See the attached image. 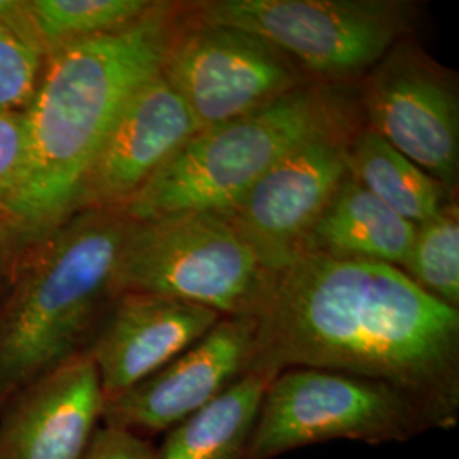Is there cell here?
<instances>
[{
	"label": "cell",
	"mask_w": 459,
	"mask_h": 459,
	"mask_svg": "<svg viewBox=\"0 0 459 459\" xmlns=\"http://www.w3.org/2000/svg\"><path fill=\"white\" fill-rule=\"evenodd\" d=\"M248 371L291 368L385 381L424 403L443 430L459 422V310L400 267L299 254L273 273Z\"/></svg>",
	"instance_id": "cell-1"
},
{
	"label": "cell",
	"mask_w": 459,
	"mask_h": 459,
	"mask_svg": "<svg viewBox=\"0 0 459 459\" xmlns=\"http://www.w3.org/2000/svg\"><path fill=\"white\" fill-rule=\"evenodd\" d=\"M184 7L157 2L130 26L43 58L24 109L26 155L0 218V252L41 244L77 214L83 182L133 94L160 74Z\"/></svg>",
	"instance_id": "cell-2"
},
{
	"label": "cell",
	"mask_w": 459,
	"mask_h": 459,
	"mask_svg": "<svg viewBox=\"0 0 459 459\" xmlns=\"http://www.w3.org/2000/svg\"><path fill=\"white\" fill-rule=\"evenodd\" d=\"M132 223L121 208L83 210L24 252L0 290V409L87 352Z\"/></svg>",
	"instance_id": "cell-3"
},
{
	"label": "cell",
	"mask_w": 459,
	"mask_h": 459,
	"mask_svg": "<svg viewBox=\"0 0 459 459\" xmlns=\"http://www.w3.org/2000/svg\"><path fill=\"white\" fill-rule=\"evenodd\" d=\"M354 126L342 96L312 82L250 115L193 134L121 208L133 221L169 214H227L290 152Z\"/></svg>",
	"instance_id": "cell-4"
},
{
	"label": "cell",
	"mask_w": 459,
	"mask_h": 459,
	"mask_svg": "<svg viewBox=\"0 0 459 459\" xmlns=\"http://www.w3.org/2000/svg\"><path fill=\"white\" fill-rule=\"evenodd\" d=\"M271 279L227 216L197 212L133 221L113 293L167 296L220 316H257Z\"/></svg>",
	"instance_id": "cell-5"
},
{
	"label": "cell",
	"mask_w": 459,
	"mask_h": 459,
	"mask_svg": "<svg viewBox=\"0 0 459 459\" xmlns=\"http://www.w3.org/2000/svg\"><path fill=\"white\" fill-rule=\"evenodd\" d=\"M415 13L403 0H210L189 7L197 22L263 38L313 82L328 85L366 77L411 31Z\"/></svg>",
	"instance_id": "cell-6"
},
{
	"label": "cell",
	"mask_w": 459,
	"mask_h": 459,
	"mask_svg": "<svg viewBox=\"0 0 459 459\" xmlns=\"http://www.w3.org/2000/svg\"><path fill=\"white\" fill-rule=\"evenodd\" d=\"M441 422L417 398L385 381L341 371L291 368L264 392L244 459H274L335 439L407 443Z\"/></svg>",
	"instance_id": "cell-7"
},
{
	"label": "cell",
	"mask_w": 459,
	"mask_h": 459,
	"mask_svg": "<svg viewBox=\"0 0 459 459\" xmlns=\"http://www.w3.org/2000/svg\"><path fill=\"white\" fill-rule=\"evenodd\" d=\"M187 14L165 51L160 74L201 128L250 115L313 81L255 34L203 24Z\"/></svg>",
	"instance_id": "cell-8"
},
{
	"label": "cell",
	"mask_w": 459,
	"mask_h": 459,
	"mask_svg": "<svg viewBox=\"0 0 459 459\" xmlns=\"http://www.w3.org/2000/svg\"><path fill=\"white\" fill-rule=\"evenodd\" d=\"M369 130L453 189L459 176V99L455 75L402 39L364 79Z\"/></svg>",
	"instance_id": "cell-9"
},
{
	"label": "cell",
	"mask_w": 459,
	"mask_h": 459,
	"mask_svg": "<svg viewBox=\"0 0 459 459\" xmlns=\"http://www.w3.org/2000/svg\"><path fill=\"white\" fill-rule=\"evenodd\" d=\"M356 126L325 133L282 157L223 214L278 273L301 254L305 238L349 174L347 148Z\"/></svg>",
	"instance_id": "cell-10"
},
{
	"label": "cell",
	"mask_w": 459,
	"mask_h": 459,
	"mask_svg": "<svg viewBox=\"0 0 459 459\" xmlns=\"http://www.w3.org/2000/svg\"><path fill=\"white\" fill-rule=\"evenodd\" d=\"M257 318L221 316L162 369L104 403V426L150 439L181 424L248 373Z\"/></svg>",
	"instance_id": "cell-11"
},
{
	"label": "cell",
	"mask_w": 459,
	"mask_h": 459,
	"mask_svg": "<svg viewBox=\"0 0 459 459\" xmlns=\"http://www.w3.org/2000/svg\"><path fill=\"white\" fill-rule=\"evenodd\" d=\"M201 128L184 99L157 74L117 116L83 182L77 213L123 208Z\"/></svg>",
	"instance_id": "cell-12"
},
{
	"label": "cell",
	"mask_w": 459,
	"mask_h": 459,
	"mask_svg": "<svg viewBox=\"0 0 459 459\" xmlns=\"http://www.w3.org/2000/svg\"><path fill=\"white\" fill-rule=\"evenodd\" d=\"M220 318L210 308L167 296H115L85 352L96 366L104 403L162 369Z\"/></svg>",
	"instance_id": "cell-13"
},
{
	"label": "cell",
	"mask_w": 459,
	"mask_h": 459,
	"mask_svg": "<svg viewBox=\"0 0 459 459\" xmlns=\"http://www.w3.org/2000/svg\"><path fill=\"white\" fill-rule=\"evenodd\" d=\"M102 409L96 366L82 354L0 409V459H82Z\"/></svg>",
	"instance_id": "cell-14"
},
{
	"label": "cell",
	"mask_w": 459,
	"mask_h": 459,
	"mask_svg": "<svg viewBox=\"0 0 459 459\" xmlns=\"http://www.w3.org/2000/svg\"><path fill=\"white\" fill-rule=\"evenodd\" d=\"M415 233V225L392 212L347 174L305 238L301 254L373 261L403 269Z\"/></svg>",
	"instance_id": "cell-15"
},
{
	"label": "cell",
	"mask_w": 459,
	"mask_h": 459,
	"mask_svg": "<svg viewBox=\"0 0 459 459\" xmlns=\"http://www.w3.org/2000/svg\"><path fill=\"white\" fill-rule=\"evenodd\" d=\"M273 377L248 371L201 411L165 432L157 459H244Z\"/></svg>",
	"instance_id": "cell-16"
},
{
	"label": "cell",
	"mask_w": 459,
	"mask_h": 459,
	"mask_svg": "<svg viewBox=\"0 0 459 459\" xmlns=\"http://www.w3.org/2000/svg\"><path fill=\"white\" fill-rule=\"evenodd\" d=\"M347 167L371 195L415 227L430 221L453 203L451 189L432 179L369 128L352 134Z\"/></svg>",
	"instance_id": "cell-17"
},
{
	"label": "cell",
	"mask_w": 459,
	"mask_h": 459,
	"mask_svg": "<svg viewBox=\"0 0 459 459\" xmlns=\"http://www.w3.org/2000/svg\"><path fill=\"white\" fill-rule=\"evenodd\" d=\"M152 0H26L34 43L51 51L102 34L115 33L155 7Z\"/></svg>",
	"instance_id": "cell-18"
},
{
	"label": "cell",
	"mask_w": 459,
	"mask_h": 459,
	"mask_svg": "<svg viewBox=\"0 0 459 459\" xmlns=\"http://www.w3.org/2000/svg\"><path fill=\"white\" fill-rule=\"evenodd\" d=\"M402 271L429 295L459 310V214L455 201L417 227Z\"/></svg>",
	"instance_id": "cell-19"
},
{
	"label": "cell",
	"mask_w": 459,
	"mask_h": 459,
	"mask_svg": "<svg viewBox=\"0 0 459 459\" xmlns=\"http://www.w3.org/2000/svg\"><path fill=\"white\" fill-rule=\"evenodd\" d=\"M43 53L16 26L0 21V109L24 111L39 81Z\"/></svg>",
	"instance_id": "cell-20"
},
{
	"label": "cell",
	"mask_w": 459,
	"mask_h": 459,
	"mask_svg": "<svg viewBox=\"0 0 459 459\" xmlns=\"http://www.w3.org/2000/svg\"><path fill=\"white\" fill-rule=\"evenodd\" d=\"M26 142L24 111L0 109V218L22 170Z\"/></svg>",
	"instance_id": "cell-21"
},
{
	"label": "cell",
	"mask_w": 459,
	"mask_h": 459,
	"mask_svg": "<svg viewBox=\"0 0 459 459\" xmlns=\"http://www.w3.org/2000/svg\"><path fill=\"white\" fill-rule=\"evenodd\" d=\"M82 459H157V446L130 430L100 424Z\"/></svg>",
	"instance_id": "cell-22"
},
{
	"label": "cell",
	"mask_w": 459,
	"mask_h": 459,
	"mask_svg": "<svg viewBox=\"0 0 459 459\" xmlns=\"http://www.w3.org/2000/svg\"><path fill=\"white\" fill-rule=\"evenodd\" d=\"M0 21L16 26L17 30H21L34 43L30 21H28L26 0H0Z\"/></svg>",
	"instance_id": "cell-23"
},
{
	"label": "cell",
	"mask_w": 459,
	"mask_h": 459,
	"mask_svg": "<svg viewBox=\"0 0 459 459\" xmlns=\"http://www.w3.org/2000/svg\"><path fill=\"white\" fill-rule=\"evenodd\" d=\"M5 259H7V257L0 252V265H2V263H4ZM2 271H4V267H0V278H2ZM4 284H5V282H4ZM4 284H0V290H2V286H4Z\"/></svg>",
	"instance_id": "cell-24"
}]
</instances>
